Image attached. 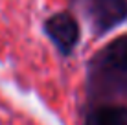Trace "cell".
Masks as SVG:
<instances>
[{
    "label": "cell",
    "mask_w": 127,
    "mask_h": 125,
    "mask_svg": "<svg viewBox=\"0 0 127 125\" xmlns=\"http://www.w3.org/2000/svg\"><path fill=\"white\" fill-rule=\"evenodd\" d=\"M42 31L63 57H70L76 51L81 37L79 22L70 11H57L50 15L42 22Z\"/></svg>",
    "instance_id": "obj_1"
},
{
    "label": "cell",
    "mask_w": 127,
    "mask_h": 125,
    "mask_svg": "<svg viewBox=\"0 0 127 125\" xmlns=\"http://www.w3.org/2000/svg\"><path fill=\"white\" fill-rule=\"evenodd\" d=\"M90 17L96 31L105 33L127 20V0H90Z\"/></svg>",
    "instance_id": "obj_2"
},
{
    "label": "cell",
    "mask_w": 127,
    "mask_h": 125,
    "mask_svg": "<svg viewBox=\"0 0 127 125\" xmlns=\"http://www.w3.org/2000/svg\"><path fill=\"white\" fill-rule=\"evenodd\" d=\"M103 66L116 72H127V35L118 37L101 53Z\"/></svg>",
    "instance_id": "obj_3"
},
{
    "label": "cell",
    "mask_w": 127,
    "mask_h": 125,
    "mask_svg": "<svg viewBox=\"0 0 127 125\" xmlns=\"http://www.w3.org/2000/svg\"><path fill=\"white\" fill-rule=\"evenodd\" d=\"M83 125H127V107H99L87 116Z\"/></svg>",
    "instance_id": "obj_4"
}]
</instances>
